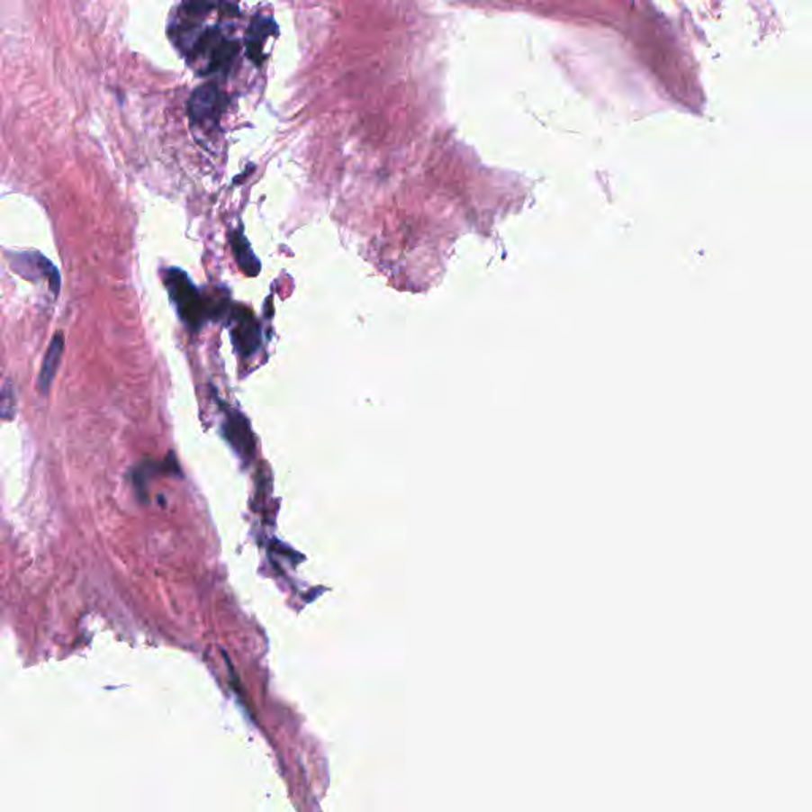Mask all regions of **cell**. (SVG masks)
I'll list each match as a JSON object with an SVG mask.
<instances>
[{
  "label": "cell",
  "mask_w": 812,
  "mask_h": 812,
  "mask_svg": "<svg viewBox=\"0 0 812 812\" xmlns=\"http://www.w3.org/2000/svg\"><path fill=\"white\" fill-rule=\"evenodd\" d=\"M233 251L237 254V259H239L241 268L248 275H256L259 272V262L254 257V254L251 253L249 245H248L245 239H241L239 235L233 237Z\"/></svg>",
  "instance_id": "8"
},
{
  "label": "cell",
  "mask_w": 812,
  "mask_h": 812,
  "mask_svg": "<svg viewBox=\"0 0 812 812\" xmlns=\"http://www.w3.org/2000/svg\"><path fill=\"white\" fill-rule=\"evenodd\" d=\"M224 432H226L227 439L232 443V447L239 453H253V437H251V430H249L247 420L243 416L237 413L230 414L229 420H226Z\"/></svg>",
  "instance_id": "7"
},
{
  "label": "cell",
  "mask_w": 812,
  "mask_h": 812,
  "mask_svg": "<svg viewBox=\"0 0 812 812\" xmlns=\"http://www.w3.org/2000/svg\"><path fill=\"white\" fill-rule=\"evenodd\" d=\"M275 23L264 16H257L253 21V24L249 27V32L247 35L248 56L259 66L262 62V50L266 39L274 33Z\"/></svg>",
  "instance_id": "6"
},
{
  "label": "cell",
  "mask_w": 812,
  "mask_h": 812,
  "mask_svg": "<svg viewBox=\"0 0 812 812\" xmlns=\"http://www.w3.org/2000/svg\"><path fill=\"white\" fill-rule=\"evenodd\" d=\"M235 326H233V343L237 351L245 356H251L259 347V326L254 320L253 316L247 310L235 313Z\"/></svg>",
  "instance_id": "3"
},
{
  "label": "cell",
  "mask_w": 812,
  "mask_h": 812,
  "mask_svg": "<svg viewBox=\"0 0 812 812\" xmlns=\"http://www.w3.org/2000/svg\"><path fill=\"white\" fill-rule=\"evenodd\" d=\"M237 4H239V0H224V7L229 8V10L232 12L230 14H235L233 12H235V5H237Z\"/></svg>",
  "instance_id": "11"
},
{
  "label": "cell",
  "mask_w": 812,
  "mask_h": 812,
  "mask_svg": "<svg viewBox=\"0 0 812 812\" xmlns=\"http://www.w3.org/2000/svg\"><path fill=\"white\" fill-rule=\"evenodd\" d=\"M14 414V397L12 389L7 387L4 392L0 393V416L2 418H12Z\"/></svg>",
  "instance_id": "9"
},
{
  "label": "cell",
  "mask_w": 812,
  "mask_h": 812,
  "mask_svg": "<svg viewBox=\"0 0 812 812\" xmlns=\"http://www.w3.org/2000/svg\"><path fill=\"white\" fill-rule=\"evenodd\" d=\"M164 280L167 291L170 293L183 322L193 330H199L207 318V308L203 299L200 297L197 287L194 286L193 281L178 268L167 270Z\"/></svg>",
  "instance_id": "1"
},
{
  "label": "cell",
  "mask_w": 812,
  "mask_h": 812,
  "mask_svg": "<svg viewBox=\"0 0 812 812\" xmlns=\"http://www.w3.org/2000/svg\"><path fill=\"white\" fill-rule=\"evenodd\" d=\"M16 257L23 260V262H26L27 266H31L29 268L21 270V275H24V276L29 278L31 274L35 272V275H41L43 278H47L48 283H50V287L53 289L54 293H59V272H58V268H56L47 257H43V256L39 253L20 254V256H16Z\"/></svg>",
  "instance_id": "5"
},
{
  "label": "cell",
  "mask_w": 812,
  "mask_h": 812,
  "mask_svg": "<svg viewBox=\"0 0 812 812\" xmlns=\"http://www.w3.org/2000/svg\"><path fill=\"white\" fill-rule=\"evenodd\" d=\"M213 4L214 0H185V8L189 14H205Z\"/></svg>",
  "instance_id": "10"
},
{
  "label": "cell",
  "mask_w": 812,
  "mask_h": 812,
  "mask_svg": "<svg viewBox=\"0 0 812 812\" xmlns=\"http://www.w3.org/2000/svg\"><path fill=\"white\" fill-rule=\"evenodd\" d=\"M222 112V94L213 85H205L194 91L189 100V114L199 124L216 122Z\"/></svg>",
  "instance_id": "2"
},
{
  "label": "cell",
  "mask_w": 812,
  "mask_h": 812,
  "mask_svg": "<svg viewBox=\"0 0 812 812\" xmlns=\"http://www.w3.org/2000/svg\"><path fill=\"white\" fill-rule=\"evenodd\" d=\"M64 347H66L64 335L60 332L56 333L53 341L50 343L47 356H45L43 364H41V374H39V391L43 395H47L50 392V389H51L54 376H56V372H58V366H59L60 357H62V353H64Z\"/></svg>",
  "instance_id": "4"
}]
</instances>
